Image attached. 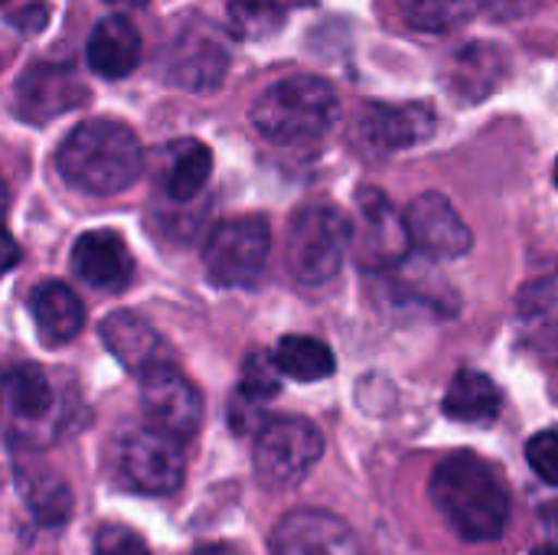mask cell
<instances>
[{
  "label": "cell",
  "mask_w": 558,
  "mask_h": 555,
  "mask_svg": "<svg viewBox=\"0 0 558 555\" xmlns=\"http://www.w3.org/2000/svg\"><path fill=\"white\" fill-rule=\"evenodd\" d=\"M88 69L101 79H124L141 62V33L124 16H105L95 23L88 46Z\"/></svg>",
  "instance_id": "cell-17"
},
{
  "label": "cell",
  "mask_w": 558,
  "mask_h": 555,
  "mask_svg": "<svg viewBox=\"0 0 558 555\" xmlns=\"http://www.w3.org/2000/svg\"><path fill=\"white\" fill-rule=\"evenodd\" d=\"M95 555H150V550L128 527L108 523L95 530Z\"/></svg>",
  "instance_id": "cell-30"
},
{
  "label": "cell",
  "mask_w": 558,
  "mask_h": 555,
  "mask_svg": "<svg viewBox=\"0 0 558 555\" xmlns=\"http://www.w3.org/2000/svg\"><path fill=\"white\" fill-rule=\"evenodd\" d=\"M350 245H353V226L347 222V216L327 203H314L298 209L294 219L288 222L284 262L294 281L324 285L340 272Z\"/></svg>",
  "instance_id": "cell-4"
},
{
  "label": "cell",
  "mask_w": 558,
  "mask_h": 555,
  "mask_svg": "<svg viewBox=\"0 0 558 555\" xmlns=\"http://www.w3.org/2000/svg\"><path fill=\"white\" fill-rule=\"evenodd\" d=\"M481 0H402V16L412 29L445 33L477 13Z\"/></svg>",
  "instance_id": "cell-26"
},
{
  "label": "cell",
  "mask_w": 558,
  "mask_h": 555,
  "mask_svg": "<svg viewBox=\"0 0 558 555\" xmlns=\"http://www.w3.org/2000/svg\"><path fill=\"white\" fill-rule=\"evenodd\" d=\"M88 98V88L72 65L62 62H33L13 88L16 114L29 124H46Z\"/></svg>",
  "instance_id": "cell-10"
},
{
  "label": "cell",
  "mask_w": 558,
  "mask_h": 555,
  "mask_svg": "<svg viewBox=\"0 0 558 555\" xmlns=\"http://www.w3.org/2000/svg\"><path fill=\"white\" fill-rule=\"evenodd\" d=\"M405 222H409L412 245L432 258H461L474 245L468 222L461 219L454 203L441 193H422L418 200H412Z\"/></svg>",
  "instance_id": "cell-13"
},
{
  "label": "cell",
  "mask_w": 558,
  "mask_h": 555,
  "mask_svg": "<svg viewBox=\"0 0 558 555\" xmlns=\"http://www.w3.org/2000/svg\"><path fill=\"white\" fill-rule=\"evenodd\" d=\"M271 229L262 216L219 222L206 239V275L219 288H252L268 262Z\"/></svg>",
  "instance_id": "cell-6"
},
{
  "label": "cell",
  "mask_w": 558,
  "mask_h": 555,
  "mask_svg": "<svg viewBox=\"0 0 558 555\" xmlns=\"http://www.w3.org/2000/svg\"><path fill=\"white\" fill-rule=\"evenodd\" d=\"M504 396L497 383L477 370H461L445 393V415L454 422H494L500 415Z\"/></svg>",
  "instance_id": "cell-20"
},
{
  "label": "cell",
  "mask_w": 558,
  "mask_h": 555,
  "mask_svg": "<svg viewBox=\"0 0 558 555\" xmlns=\"http://www.w3.org/2000/svg\"><path fill=\"white\" fill-rule=\"evenodd\" d=\"M556 183H558V160H556Z\"/></svg>",
  "instance_id": "cell-35"
},
{
  "label": "cell",
  "mask_w": 558,
  "mask_h": 555,
  "mask_svg": "<svg viewBox=\"0 0 558 555\" xmlns=\"http://www.w3.org/2000/svg\"><path fill=\"white\" fill-rule=\"evenodd\" d=\"M108 3H114V7H141L147 0H108Z\"/></svg>",
  "instance_id": "cell-34"
},
{
  "label": "cell",
  "mask_w": 558,
  "mask_h": 555,
  "mask_svg": "<svg viewBox=\"0 0 558 555\" xmlns=\"http://www.w3.org/2000/svg\"><path fill=\"white\" fill-rule=\"evenodd\" d=\"M209 173H213V154L203 141L186 137V141L173 144L170 160H167V173H163L167 196L177 203H190L193 196L203 193Z\"/></svg>",
  "instance_id": "cell-21"
},
{
  "label": "cell",
  "mask_w": 558,
  "mask_h": 555,
  "mask_svg": "<svg viewBox=\"0 0 558 555\" xmlns=\"http://www.w3.org/2000/svg\"><path fill=\"white\" fill-rule=\"evenodd\" d=\"M141 406L154 429L170 432L173 438H193L203 425V396L199 389L173 366H154L141 379Z\"/></svg>",
  "instance_id": "cell-9"
},
{
  "label": "cell",
  "mask_w": 558,
  "mask_h": 555,
  "mask_svg": "<svg viewBox=\"0 0 558 555\" xmlns=\"http://www.w3.org/2000/svg\"><path fill=\"white\" fill-rule=\"evenodd\" d=\"M101 340L124 370L141 373V376L154 366H163L170 357L163 337L141 314H131V311L108 314L101 324Z\"/></svg>",
  "instance_id": "cell-15"
},
{
  "label": "cell",
  "mask_w": 558,
  "mask_h": 555,
  "mask_svg": "<svg viewBox=\"0 0 558 555\" xmlns=\"http://www.w3.org/2000/svg\"><path fill=\"white\" fill-rule=\"evenodd\" d=\"M504 75H507V52L494 43H471L458 49L448 69V85L461 101H481L504 82Z\"/></svg>",
  "instance_id": "cell-19"
},
{
  "label": "cell",
  "mask_w": 558,
  "mask_h": 555,
  "mask_svg": "<svg viewBox=\"0 0 558 555\" xmlns=\"http://www.w3.org/2000/svg\"><path fill=\"white\" fill-rule=\"evenodd\" d=\"M324 455V435L307 419H271L255 438V478L268 491L301 484Z\"/></svg>",
  "instance_id": "cell-5"
},
{
  "label": "cell",
  "mask_w": 558,
  "mask_h": 555,
  "mask_svg": "<svg viewBox=\"0 0 558 555\" xmlns=\"http://www.w3.org/2000/svg\"><path fill=\"white\" fill-rule=\"evenodd\" d=\"M520 314L533 340L543 343L549 353H558V272L543 278L539 285L526 288L520 301Z\"/></svg>",
  "instance_id": "cell-25"
},
{
  "label": "cell",
  "mask_w": 558,
  "mask_h": 555,
  "mask_svg": "<svg viewBox=\"0 0 558 555\" xmlns=\"http://www.w3.org/2000/svg\"><path fill=\"white\" fill-rule=\"evenodd\" d=\"M337 114H340L337 92L317 75L281 79L268 85L252 105L255 131L278 147L317 141L320 134H327Z\"/></svg>",
  "instance_id": "cell-3"
},
{
  "label": "cell",
  "mask_w": 558,
  "mask_h": 555,
  "mask_svg": "<svg viewBox=\"0 0 558 555\" xmlns=\"http://www.w3.org/2000/svg\"><path fill=\"white\" fill-rule=\"evenodd\" d=\"M412 249L409 222L396 213L386 193L376 186H363L356 196V226H353V252L363 268L383 272L396 268Z\"/></svg>",
  "instance_id": "cell-8"
},
{
  "label": "cell",
  "mask_w": 558,
  "mask_h": 555,
  "mask_svg": "<svg viewBox=\"0 0 558 555\" xmlns=\"http://www.w3.org/2000/svg\"><path fill=\"white\" fill-rule=\"evenodd\" d=\"M72 268L85 285L101 291H121L134 275L131 252L118 232H85L72 249Z\"/></svg>",
  "instance_id": "cell-16"
},
{
  "label": "cell",
  "mask_w": 558,
  "mask_h": 555,
  "mask_svg": "<svg viewBox=\"0 0 558 555\" xmlns=\"http://www.w3.org/2000/svg\"><path fill=\"white\" fill-rule=\"evenodd\" d=\"M271 555H363L356 533L327 510L288 514L268 540Z\"/></svg>",
  "instance_id": "cell-12"
},
{
  "label": "cell",
  "mask_w": 558,
  "mask_h": 555,
  "mask_svg": "<svg viewBox=\"0 0 558 555\" xmlns=\"http://www.w3.org/2000/svg\"><path fill=\"white\" fill-rule=\"evenodd\" d=\"M7 406L10 412L23 422V425H36L43 422L52 409H56V393L49 376L39 366L20 363L13 370H7Z\"/></svg>",
  "instance_id": "cell-22"
},
{
  "label": "cell",
  "mask_w": 558,
  "mask_h": 555,
  "mask_svg": "<svg viewBox=\"0 0 558 555\" xmlns=\"http://www.w3.org/2000/svg\"><path fill=\"white\" fill-rule=\"evenodd\" d=\"M275 360H278L281 373L288 379H298V383H317V379L333 376V370H337L330 347L324 340L304 337V334L284 337L275 350Z\"/></svg>",
  "instance_id": "cell-23"
},
{
  "label": "cell",
  "mask_w": 558,
  "mask_h": 555,
  "mask_svg": "<svg viewBox=\"0 0 558 555\" xmlns=\"http://www.w3.org/2000/svg\"><path fill=\"white\" fill-rule=\"evenodd\" d=\"M20 494L29 504L33 517L46 527H59L69 520L72 510V494L65 481L52 471H20Z\"/></svg>",
  "instance_id": "cell-24"
},
{
  "label": "cell",
  "mask_w": 558,
  "mask_h": 555,
  "mask_svg": "<svg viewBox=\"0 0 558 555\" xmlns=\"http://www.w3.org/2000/svg\"><path fill=\"white\" fill-rule=\"evenodd\" d=\"M7 20H10V26H16L20 33H36V29L46 26V7H43V3H26L20 13H10Z\"/></svg>",
  "instance_id": "cell-31"
},
{
  "label": "cell",
  "mask_w": 558,
  "mask_h": 555,
  "mask_svg": "<svg viewBox=\"0 0 558 555\" xmlns=\"http://www.w3.org/2000/svg\"><path fill=\"white\" fill-rule=\"evenodd\" d=\"M29 314L36 321L39 337L46 343H52V347L69 343L72 337H78V330L85 324V307H82L78 294L62 281L36 285L33 294H29Z\"/></svg>",
  "instance_id": "cell-18"
},
{
  "label": "cell",
  "mask_w": 558,
  "mask_h": 555,
  "mask_svg": "<svg viewBox=\"0 0 558 555\" xmlns=\"http://www.w3.org/2000/svg\"><path fill=\"white\" fill-rule=\"evenodd\" d=\"M190 555H242V553H235L232 546H199V550H193Z\"/></svg>",
  "instance_id": "cell-32"
},
{
  "label": "cell",
  "mask_w": 558,
  "mask_h": 555,
  "mask_svg": "<svg viewBox=\"0 0 558 555\" xmlns=\"http://www.w3.org/2000/svg\"><path fill=\"white\" fill-rule=\"evenodd\" d=\"M435 131L428 105H366L353 121V144L369 157H386L425 141Z\"/></svg>",
  "instance_id": "cell-11"
},
{
  "label": "cell",
  "mask_w": 558,
  "mask_h": 555,
  "mask_svg": "<svg viewBox=\"0 0 558 555\" xmlns=\"http://www.w3.org/2000/svg\"><path fill=\"white\" fill-rule=\"evenodd\" d=\"M56 167L69 186L92 196H111L141 177L144 150L128 124L111 118H88L59 144Z\"/></svg>",
  "instance_id": "cell-2"
},
{
  "label": "cell",
  "mask_w": 558,
  "mask_h": 555,
  "mask_svg": "<svg viewBox=\"0 0 558 555\" xmlns=\"http://www.w3.org/2000/svg\"><path fill=\"white\" fill-rule=\"evenodd\" d=\"M432 500L445 523L468 543H494L510 520L504 478L477 455H451L432 474Z\"/></svg>",
  "instance_id": "cell-1"
},
{
  "label": "cell",
  "mask_w": 558,
  "mask_h": 555,
  "mask_svg": "<svg viewBox=\"0 0 558 555\" xmlns=\"http://www.w3.org/2000/svg\"><path fill=\"white\" fill-rule=\"evenodd\" d=\"M284 20L281 0H232L229 3V23L239 39H265L278 33Z\"/></svg>",
  "instance_id": "cell-27"
},
{
  "label": "cell",
  "mask_w": 558,
  "mask_h": 555,
  "mask_svg": "<svg viewBox=\"0 0 558 555\" xmlns=\"http://www.w3.org/2000/svg\"><path fill=\"white\" fill-rule=\"evenodd\" d=\"M229 72V52L209 29H183L167 52V79L186 92H213Z\"/></svg>",
  "instance_id": "cell-14"
},
{
  "label": "cell",
  "mask_w": 558,
  "mask_h": 555,
  "mask_svg": "<svg viewBox=\"0 0 558 555\" xmlns=\"http://www.w3.org/2000/svg\"><path fill=\"white\" fill-rule=\"evenodd\" d=\"M281 366L271 353H252L245 363H242V383H239V393L252 402H268L281 393Z\"/></svg>",
  "instance_id": "cell-28"
},
{
  "label": "cell",
  "mask_w": 558,
  "mask_h": 555,
  "mask_svg": "<svg viewBox=\"0 0 558 555\" xmlns=\"http://www.w3.org/2000/svg\"><path fill=\"white\" fill-rule=\"evenodd\" d=\"M530 555H558V546H553V543H546V546H536Z\"/></svg>",
  "instance_id": "cell-33"
},
{
  "label": "cell",
  "mask_w": 558,
  "mask_h": 555,
  "mask_svg": "<svg viewBox=\"0 0 558 555\" xmlns=\"http://www.w3.org/2000/svg\"><path fill=\"white\" fill-rule=\"evenodd\" d=\"M118 468H121V478L128 481V487H134L137 494H150V497L173 494L186 474L180 438H173L170 432H160L154 425L137 429L121 442Z\"/></svg>",
  "instance_id": "cell-7"
},
{
  "label": "cell",
  "mask_w": 558,
  "mask_h": 555,
  "mask_svg": "<svg viewBox=\"0 0 558 555\" xmlns=\"http://www.w3.org/2000/svg\"><path fill=\"white\" fill-rule=\"evenodd\" d=\"M526 458H530V468L546 481L558 487V432H539L526 442Z\"/></svg>",
  "instance_id": "cell-29"
}]
</instances>
